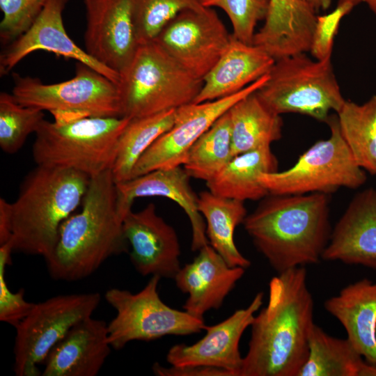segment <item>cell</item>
Masks as SVG:
<instances>
[{
  "mask_svg": "<svg viewBox=\"0 0 376 376\" xmlns=\"http://www.w3.org/2000/svg\"><path fill=\"white\" fill-rule=\"evenodd\" d=\"M314 303L304 267L278 273L255 316L240 376H298L308 355Z\"/></svg>",
  "mask_w": 376,
  "mask_h": 376,
  "instance_id": "obj_1",
  "label": "cell"
},
{
  "mask_svg": "<svg viewBox=\"0 0 376 376\" xmlns=\"http://www.w3.org/2000/svg\"><path fill=\"white\" fill-rule=\"evenodd\" d=\"M242 224L257 250L278 273L318 263L332 230L329 195L269 194Z\"/></svg>",
  "mask_w": 376,
  "mask_h": 376,
  "instance_id": "obj_2",
  "label": "cell"
},
{
  "mask_svg": "<svg viewBox=\"0 0 376 376\" xmlns=\"http://www.w3.org/2000/svg\"><path fill=\"white\" fill-rule=\"evenodd\" d=\"M123 219L118 209L112 171L91 178L81 211L61 224L57 243L45 259L51 277L81 280L111 256L129 253Z\"/></svg>",
  "mask_w": 376,
  "mask_h": 376,
  "instance_id": "obj_3",
  "label": "cell"
},
{
  "mask_svg": "<svg viewBox=\"0 0 376 376\" xmlns=\"http://www.w3.org/2000/svg\"><path fill=\"white\" fill-rule=\"evenodd\" d=\"M91 178L72 169L37 166L22 181L12 203L14 251L47 258L61 224L83 201Z\"/></svg>",
  "mask_w": 376,
  "mask_h": 376,
  "instance_id": "obj_4",
  "label": "cell"
},
{
  "mask_svg": "<svg viewBox=\"0 0 376 376\" xmlns=\"http://www.w3.org/2000/svg\"><path fill=\"white\" fill-rule=\"evenodd\" d=\"M126 117H82L41 123L32 148L37 165L75 170L91 178L114 164Z\"/></svg>",
  "mask_w": 376,
  "mask_h": 376,
  "instance_id": "obj_5",
  "label": "cell"
},
{
  "mask_svg": "<svg viewBox=\"0 0 376 376\" xmlns=\"http://www.w3.org/2000/svg\"><path fill=\"white\" fill-rule=\"evenodd\" d=\"M202 84L156 41L141 44L120 75L123 117L147 116L194 102Z\"/></svg>",
  "mask_w": 376,
  "mask_h": 376,
  "instance_id": "obj_6",
  "label": "cell"
},
{
  "mask_svg": "<svg viewBox=\"0 0 376 376\" xmlns=\"http://www.w3.org/2000/svg\"><path fill=\"white\" fill-rule=\"evenodd\" d=\"M265 83L256 91L274 113H296L325 122L345 102L331 57L313 59L299 53L275 60Z\"/></svg>",
  "mask_w": 376,
  "mask_h": 376,
  "instance_id": "obj_7",
  "label": "cell"
},
{
  "mask_svg": "<svg viewBox=\"0 0 376 376\" xmlns=\"http://www.w3.org/2000/svg\"><path fill=\"white\" fill-rule=\"evenodd\" d=\"M12 94L20 104L49 111L55 121L82 117H123L118 84L77 62L75 76L56 84L13 74Z\"/></svg>",
  "mask_w": 376,
  "mask_h": 376,
  "instance_id": "obj_8",
  "label": "cell"
},
{
  "mask_svg": "<svg viewBox=\"0 0 376 376\" xmlns=\"http://www.w3.org/2000/svg\"><path fill=\"white\" fill-rule=\"evenodd\" d=\"M326 123L331 131L329 138L315 142L292 167L260 174L258 180L269 194L329 195L341 187L357 189L366 182L365 171L357 164L345 141L337 115H330Z\"/></svg>",
  "mask_w": 376,
  "mask_h": 376,
  "instance_id": "obj_9",
  "label": "cell"
},
{
  "mask_svg": "<svg viewBox=\"0 0 376 376\" xmlns=\"http://www.w3.org/2000/svg\"><path fill=\"white\" fill-rule=\"evenodd\" d=\"M160 277L152 276L136 293L120 288L107 290L104 298L116 311L107 324L108 340L119 350L134 340L150 341L165 336H187L201 332L204 319L166 304L158 293Z\"/></svg>",
  "mask_w": 376,
  "mask_h": 376,
  "instance_id": "obj_10",
  "label": "cell"
},
{
  "mask_svg": "<svg viewBox=\"0 0 376 376\" xmlns=\"http://www.w3.org/2000/svg\"><path fill=\"white\" fill-rule=\"evenodd\" d=\"M100 299V293L88 292L56 295L35 304L15 327V375H41L38 366L73 326L92 316Z\"/></svg>",
  "mask_w": 376,
  "mask_h": 376,
  "instance_id": "obj_11",
  "label": "cell"
},
{
  "mask_svg": "<svg viewBox=\"0 0 376 376\" xmlns=\"http://www.w3.org/2000/svg\"><path fill=\"white\" fill-rule=\"evenodd\" d=\"M232 38L213 8L179 13L156 41L178 64L203 80L227 49Z\"/></svg>",
  "mask_w": 376,
  "mask_h": 376,
  "instance_id": "obj_12",
  "label": "cell"
},
{
  "mask_svg": "<svg viewBox=\"0 0 376 376\" xmlns=\"http://www.w3.org/2000/svg\"><path fill=\"white\" fill-rule=\"evenodd\" d=\"M268 77V74L264 75L234 95L191 102L176 109L173 125L141 156L130 179L158 169L183 165L189 149L199 137L234 104L260 88Z\"/></svg>",
  "mask_w": 376,
  "mask_h": 376,
  "instance_id": "obj_13",
  "label": "cell"
},
{
  "mask_svg": "<svg viewBox=\"0 0 376 376\" xmlns=\"http://www.w3.org/2000/svg\"><path fill=\"white\" fill-rule=\"evenodd\" d=\"M87 54L119 75L128 67L140 43L132 0H84Z\"/></svg>",
  "mask_w": 376,
  "mask_h": 376,
  "instance_id": "obj_14",
  "label": "cell"
},
{
  "mask_svg": "<svg viewBox=\"0 0 376 376\" xmlns=\"http://www.w3.org/2000/svg\"><path fill=\"white\" fill-rule=\"evenodd\" d=\"M123 230L131 263L140 274L175 278L181 268L178 236L157 214L154 203L139 212L130 210L123 219Z\"/></svg>",
  "mask_w": 376,
  "mask_h": 376,
  "instance_id": "obj_15",
  "label": "cell"
},
{
  "mask_svg": "<svg viewBox=\"0 0 376 376\" xmlns=\"http://www.w3.org/2000/svg\"><path fill=\"white\" fill-rule=\"evenodd\" d=\"M263 303V293H257L249 305L235 311L224 321L206 326L205 335L191 345L172 346L166 354L170 366H203L229 371L240 376L244 357L240 351V341L245 330L251 326Z\"/></svg>",
  "mask_w": 376,
  "mask_h": 376,
  "instance_id": "obj_16",
  "label": "cell"
},
{
  "mask_svg": "<svg viewBox=\"0 0 376 376\" xmlns=\"http://www.w3.org/2000/svg\"><path fill=\"white\" fill-rule=\"evenodd\" d=\"M68 1L49 0L31 26L6 45L0 54L1 76L8 73L29 54L43 50L84 63L118 84L120 75L117 72L90 56L67 33L63 12Z\"/></svg>",
  "mask_w": 376,
  "mask_h": 376,
  "instance_id": "obj_17",
  "label": "cell"
},
{
  "mask_svg": "<svg viewBox=\"0 0 376 376\" xmlns=\"http://www.w3.org/2000/svg\"><path fill=\"white\" fill-rule=\"evenodd\" d=\"M190 176L181 166L158 169L126 181L116 182L117 205L124 218L135 199L159 196L177 203L189 218L191 250L198 251L209 244L205 220L198 209V196L190 185Z\"/></svg>",
  "mask_w": 376,
  "mask_h": 376,
  "instance_id": "obj_18",
  "label": "cell"
},
{
  "mask_svg": "<svg viewBox=\"0 0 376 376\" xmlns=\"http://www.w3.org/2000/svg\"><path fill=\"white\" fill-rule=\"evenodd\" d=\"M198 251L194 260L181 267L173 279L177 288L188 295L184 311L203 319L208 311L222 306L245 269L228 265L209 244Z\"/></svg>",
  "mask_w": 376,
  "mask_h": 376,
  "instance_id": "obj_19",
  "label": "cell"
},
{
  "mask_svg": "<svg viewBox=\"0 0 376 376\" xmlns=\"http://www.w3.org/2000/svg\"><path fill=\"white\" fill-rule=\"evenodd\" d=\"M322 259L376 269V189L351 200L331 230Z\"/></svg>",
  "mask_w": 376,
  "mask_h": 376,
  "instance_id": "obj_20",
  "label": "cell"
},
{
  "mask_svg": "<svg viewBox=\"0 0 376 376\" xmlns=\"http://www.w3.org/2000/svg\"><path fill=\"white\" fill-rule=\"evenodd\" d=\"M107 323L89 317L73 326L44 361L42 376H95L111 352Z\"/></svg>",
  "mask_w": 376,
  "mask_h": 376,
  "instance_id": "obj_21",
  "label": "cell"
},
{
  "mask_svg": "<svg viewBox=\"0 0 376 376\" xmlns=\"http://www.w3.org/2000/svg\"><path fill=\"white\" fill-rule=\"evenodd\" d=\"M317 13L303 0H269L263 26L253 44L274 60L309 52Z\"/></svg>",
  "mask_w": 376,
  "mask_h": 376,
  "instance_id": "obj_22",
  "label": "cell"
},
{
  "mask_svg": "<svg viewBox=\"0 0 376 376\" xmlns=\"http://www.w3.org/2000/svg\"><path fill=\"white\" fill-rule=\"evenodd\" d=\"M275 60L263 49L233 37L214 66L203 78L194 102L212 101L234 95L267 75Z\"/></svg>",
  "mask_w": 376,
  "mask_h": 376,
  "instance_id": "obj_23",
  "label": "cell"
},
{
  "mask_svg": "<svg viewBox=\"0 0 376 376\" xmlns=\"http://www.w3.org/2000/svg\"><path fill=\"white\" fill-rule=\"evenodd\" d=\"M344 327L347 338L369 363L376 364V282L363 279L324 302Z\"/></svg>",
  "mask_w": 376,
  "mask_h": 376,
  "instance_id": "obj_24",
  "label": "cell"
},
{
  "mask_svg": "<svg viewBox=\"0 0 376 376\" xmlns=\"http://www.w3.org/2000/svg\"><path fill=\"white\" fill-rule=\"evenodd\" d=\"M279 162L270 146L235 156L212 179L206 182L211 192L242 201L261 200L269 194L259 182L261 173L278 171Z\"/></svg>",
  "mask_w": 376,
  "mask_h": 376,
  "instance_id": "obj_25",
  "label": "cell"
},
{
  "mask_svg": "<svg viewBox=\"0 0 376 376\" xmlns=\"http://www.w3.org/2000/svg\"><path fill=\"white\" fill-rule=\"evenodd\" d=\"M308 347L298 376H376V364L368 362L347 338L333 337L315 324Z\"/></svg>",
  "mask_w": 376,
  "mask_h": 376,
  "instance_id": "obj_26",
  "label": "cell"
},
{
  "mask_svg": "<svg viewBox=\"0 0 376 376\" xmlns=\"http://www.w3.org/2000/svg\"><path fill=\"white\" fill-rule=\"evenodd\" d=\"M198 209L205 222L209 244L230 267L248 268L251 262L234 240L235 228L248 214L244 202L203 191L198 196Z\"/></svg>",
  "mask_w": 376,
  "mask_h": 376,
  "instance_id": "obj_27",
  "label": "cell"
},
{
  "mask_svg": "<svg viewBox=\"0 0 376 376\" xmlns=\"http://www.w3.org/2000/svg\"><path fill=\"white\" fill-rule=\"evenodd\" d=\"M228 113L233 156L271 146L282 136L281 115L265 106L256 91L237 101Z\"/></svg>",
  "mask_w": 376,
  "mask_h": 376,
  "instance_id": "obj_28",
  "label": "cell"
},
{
  "mask_svg": "<svg viewBox=\"0 0 376 376\" xmlns=\"http://www.w3.org/2000/svg\"><path fill=\"white\" fill-rule=\"evenodd\" d=\"M340 132L357 164L376 174V94L363 104L345 100L336 113Z\"/></svg>",
  "mask_w": 376,
  "mask_h": 376,
  "instance_id": "obj_29",
  "label": "cell"
},
{
  "mask_svg": "<svg viewBox=\"0 0 376 376\" xmlns=\"http://www.w3.org/2000/svg\"><path fill=\"white\" fill-rule=\"evenodd\" d=\"M175 109L130 119L120 136L112 173L116 182L130 179L144 152L173 124Z\"/></svg>",
  "mask_w": 376,
  "mask_h": 376,
  "instance_id": "obj_30",
  "label": "cell"
},
{
  "mask_svg": "<svg viewBox=\"0 0 376 376\" xmlns=\"http://www.w3.org/2000/svg\"><path fill=\"white\" fill-rule=\"evenodd\" d=\"M233 157L228 111L194 143L182 166L191 178L207 182L217 175Z\"/></svg>",
  "mask_w": 376,
  "mask_h": 376,
  "instance_id": "obj_31",
  "label": "cell"
},
{
  "mask_svg": "<svg viewBox=\"0 0 376 376\" xmlns=\"http://www.w3.org/2000/svg\"><path fill=\"white\" fill-rule=\"evenodd\" d=\"M45 120L43 111L20 104L11 93H0V147L8 154L17 152Z\"/></svg>",
  "mask_w": 376,
  "mask_h": 376,
  "instance_id": "obj_32",
  "label": "cell"
},
{
  "mask_svg": "<svg viewBox=\"0 0 376 376\" xmlns=\"http://www.w3.org/2000/svg\"><path fill=\"white\" fill-rule=\"evenodd\" d=\"M202 5V0H132L134 24L140 45L155 40L181 11Z\"/></svg>",
  "mask_w": 376,
  "mask_h": 376,
  "instance_id": "obj_33",
  "label": "cell"
},
{
  "mask_svg": "<svg viewBox=\"0 0 376 376\" xmlns=\"http://www.w3.org/2000/svg\"><path fill=\"white\" fill-rule=\"evenodd\" d=\"M202 5L222 9L232 24L233 37L252 45L256 26L268 13L269 0H202Z\"/></svg>",
  "mask_w": 376,
  "mask_h": 376,
  "instance_id": "obj_34",
  "label": "cell"
},
{
  "mask_svg": "<svg viewBox=\"0 0 376 376\" xmlns=\"http://www.w3.org/2000/svg\"><path fill=\"white\" fill-rule=\"evenodd\" d=\"M49 0H0L3 17L1 42L7 45L24 33L40 15Z\"/></svg>",
  "mask_w": 376,
  "mask_h": 376,
  "instance_id": "obj_35",
  "label": "cell"
},
{
  "mask_svg": "<svg viewBox=\"0 0 376 376\" xmlns=\"http://www.w3.org/2000/svg\"><path fill=\"white\" fill-rule=\"evenodd\" d=\"M13 251L12 239L0 244V320L15 327L30 313L35 303L24 299L23 288L13 292L8 288L6 269L11 263Z\"/></svg>",
  "mask_w": 376,
  "mask_h": 376,
  "instance_id": "obj_36",
  "label": "cell"
},
{
  "mask_svg": "<svg viewBox=\"0 0 376 376\" xmlns=\"http://www.w3.org/2000/svg\"><path fill=\"white\" fill-rule=\"evenodd\" d=\"M354 6L350 3L337 4L330 13L317 17L309 52L317 60L331 57L335 36L342 18L349 14Z\"/></svg>",
  "mask_w": 376,
  "mask_h": 376,
  "instance_id": "obj_37",
  "label": "cell"
},
{
  "mask_svg": "<svg viewBox=\"0 0 376 376\" xmlns=\"http://www.w3.org/2000/svg\"><path fill=\"white\" fill-rule=\"evenodd\" d=\"M152 370L155 375L159 376H233L228 370L203 366L164 367L155 363Z\"/></svg>",
  "mask_w": 376,
  "mask_h": 376,
  "instance_id": "obj_38",
  "label": "cell"
},
{
  "mask_svg": "<svg viewBox=\"0 0 376 376\" xmlns=\"http://www.w3.org/2000/svg\"><path fill=\"white\" fill-rule=\"evenodd\" d=\"M12 237V203L0 198V244Z\"/></svg>",
  "mask_w": 376,
  "mask_h": 376,
  "instance_id": "obj_39",
  "label": "cell"
},
{
  "mask_svg": "<svg viewBox=\"0 0 376 376\" xmlns=\"http://www.w3.org/2000/svg\"><path fill=\"white\" fill-rule=\"evenodd\" d=\"M316 13L327 10L331 4V0H303Z\"/></svg>",
  "mask_w": 376,
  "mask_h": 376,
  "instance_id": "obj_40",
  "label": "cell"
},
{
  "mask_svg": "<svg viewBox=\"0 0 376 376\" xmlns=\"http://www.w3.org/2000/svg\"><path fill=\"white\" fill-rule=\"evenodd\" d=\"M350 3L353 6L363 3L366 4L370 10L376 15V0H338V4Z\"/></svg>",
  "mask_w": 376,
  "mask_h": 376,
  "instance_id": "obj_41",
  "label": "cell"
}]
</instances>
